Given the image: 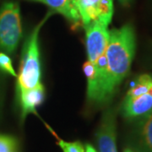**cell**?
<instances>
[{
	"instance_id": "cell-2",
	"label": "cell",
	"mask_w": 152,
	"mask_h": 152,
	"mask_svg": "<svg viewBox=\"0 0 152 152\" xmlns=\"http://www.w3.org/2000/svg\"><path fill=\"white\" fill-rule=\"evenodd\" d=\"M49 12L26 38L21 55L20 74L17 81V92L34 88L41 83V62L39 49V32L43 24L53 15Z\"/></svg>"
},
{
	"instance_id": "cell-12",
	"label": "cell",
	"mask_w": 152,
	"mask_h": 152,
	"mask_svg": "<svg viewBox=\"0 0 152 152\" xmlns=\"http://www.w3.org/2000/svg\"><path fill=\"white\" fill-rule=\"evenodd\" d=\"M152 87V75L144 74L140 75L131 85L129 90L128 91L127 97H135L140 95L147 93Z\"/></svg>"
},
{
	"instance_id": "cell-17",
	"label": "cell",
	"mask_w": 152,
	"mask_h": 152,
	"mask_svg": "<svg viewBox=\"0 0 152 152\" xmlns=\"http://www.w3.org/2000/svg\"><path fill=\"white\" fill-rule=\"evenodd\" d=\"M85 152H96V151L91 145H86Z\"/></svg>"
},
{
	"instance_id": "cell-9",
	"label": "cell",
	"mask_w": 152,
	"mask_h": 152,
	"mask_svg": "<svg viewBox=\"0 0 152 152\" xmlns=\"http://www.w3.org/2000/svg\"><path fill=\"white\" fill-rule=\"evenodd\" d=\"M21 106V120L24 121L30 113H35L36 108L43 102L44 87L42 83L34 88L18 94Z\"/></svg>"
},
{
	"instance_id": "cell-14",
	"label": "cell",
	"mask_w": 152,
	"mask_h": 152,
	"mask_svg": "<svg viewBox=\"0 0 152 152\" xmlns=\"http://www.w3.org/2000/svg\"><path fill=\"white\" fill-rule=\"evenodd\" d=\"M58 145L64 152H85V147L80 141L66 142L58 140Z\"/></svg>"
},
{
	"instance_id": "cell-18",
	"label": "cell",
	"mask_w": 152,
	"mask_h": 152,
	"mask_svg": "<svg viewBox=\"0 0 152 152\" xmlns=\"http://www.w3.org/2000/svg\"><path fill=\"white\" fill-rule=\"evenodd\" d=\"M124 152H134L132 149H130V148H127V149H125L124 151Z\"/></svg>"
},
{
	"instance_id": "cell-8",
	"label": "cell",
	"mask_w": 152,
	"mask_h": 152,
	"mask_svg": "<svg viewBox=\"0 0 152 152\" xmlns=\"http://www.w3.org/2000/svg\"><path fill=\"white\" fill-rule=\"evenodd\" d=\"M152 112V92L150 90L145 94L135 97L125 96L122 104L121 113L125 118L136 120Z\"/></svg>"
},
{
	"instance_id": "cell-13",
	"label": "cell",
	"mask_w": 152,
	"mask_h": 152,
	"mask_svg": "<svg viewBox=\"0 0 152 152\" xmlns=\"http://www.w3.org/2000/svg\"><path fill=\"white\" fill-rule=\"evenodd\" d=\"M18 143L15 138L10 135L0 134V152H15Z\"/></svg>"
},
{
	"instance_id": "cell-15",
	"label": "cell",
	"mask_w": 152,
	"mask_h": 152,
	"mask_svg": "<svg viewBox=\"0 0 152 152\" xmlns=\"http://www.w3.org/2000/svg\"><path fill=\"white\" fill-rule=\"evenodd\" d=\"M0 70L10 74L14 77H17V74L12 66L10 58L3 52L0 53Z\"/></svg>"
},
{
	"instance_id": "cell-16",
	"label": "cell",
	"mask_w": 152,
	"mask_h": 152,
	"mask_svg": "<svg viewBox=\"0 0 152 152\" xmlns=\"http://www.w3.org/2000/svg\"><path fill=\"white\" fill-rule=\"evenodd\" d=\"M120 4L123 6H129L133 2V0H118Z\"/></svg>"
},
{
	"instance_id": "cell-6",
	"label": "cell",
	"mask_w": 152,
	"mask_h": 152,
	"mask_svg": "<svg viewBox=\"0 0 152 152\" xmlns=\"http://www.w3.org/2000/svg\"><path fill=\"white\" fill-rule=\"evenodd\" d=\"M116 113L113 109L110 108L104 113L96 134L99 151L118 152L116 145Z\"/></svg>"
},
{
	"instance_id": "cell-3",
	"label": "cell",
	"mask_w": 152,
	"mask_h": 152,
	"mask_svg": "<svg viewBox=\"0 0 152 152\" xmlns=\"http://www.w3.org/2000/svg\"><path fill=\"white\" fill-rule=\"evenodd\" d=\"M21 36L20 5L17 2H6L0 8V50L4 53H13Z\"/></svg>"
},
{
	"instance_id": "cell-11",
	"label": "cell",
	"mask_w": 152,
	"mask_h": 152,
	"mask_svg": "<svg viewBox=\"0 0 152 152\" xmlns=\"http://www.w3.org/2000/svg\"><path fill=\"white\" fill-rule=\"evenodd\" d=\"M83 69L87 78V98L91 102L97 103V80L96 69L94 63L87 61L83 66Z\"/></svg>"
},
{
	"instance_id": "cell-5",
	"label": "cell",
	"mask_w": 152,
	"mask_h": 152,
	"mask_svg": "<svg viewBox=\"0 0 152 152\" xmlns=\"http://www.w3.org/2000/svg\"><path fill=\"white\" fill-rule=\"evenodd\" d=\"M88 61L95 63L106 52L109 39L108 26L100 22H91L84 26Z\"/></svg>"
},
{
	"instance_id": "cell-7",
	"label": "cell",
	"mask_w": 152,
	"mask_h": 152,
	"mask_svg": "<svg viewBox=\"0 0 152 152\" xmlns=\"http://www.w3.org/2000/svg\"><path fill=\"white\" fill-rule=\"evenodd\" d=\"M136 120L131 131V146L136 152H152V112Z\"/></svg>"
},
{
	"instance_id": "cell-1",
	"label": "cell",
	"mask_w": 152,
	"mask_h": 152,
	"mask_svg": "<svg viewBox=\"0 0 152 152\" xmlns=\"http://www.w3.org/2000/svg\"><path fill=\"white\" fill-rule=\"evenodd\" d=\"M135 48V31L131 24L109 31L108 42L105 52L107 68L106 102L113 96L121 82L128 75Z\"/></svg>"
},
{
	"instance_id": "cell-4",
	"label": "cell",
	"mask_w": 152,
	"mask_h": 152,
	"mask_svg": "<svg viewBox=\"0 0 152 152\" xmlns=\"http://www.w3.org/2000/svg\"><path fill=\"white\" fill-rule=\"evenodd\" d=\"M83 26L98 21L108 26L113 15V0H72Z\"/></svg>"
},
{
	"instance_id": "cell-10",
	"label": "cell",
	"mask_w": 152,
	"mask_h": 152,
	"mask_svg": "<svg viewBox=\"0 0 152 152\" xmlns=\"http://www.w3.org/2000/svg\"><path fill=\"white\" fill-rule=\"evenodd\" d=\"M45 4L55 12H58L65 17L67 20L78 24L80 21L78 11L74 6L72 0H31Z\"/></svg>"
}]
</instances>
